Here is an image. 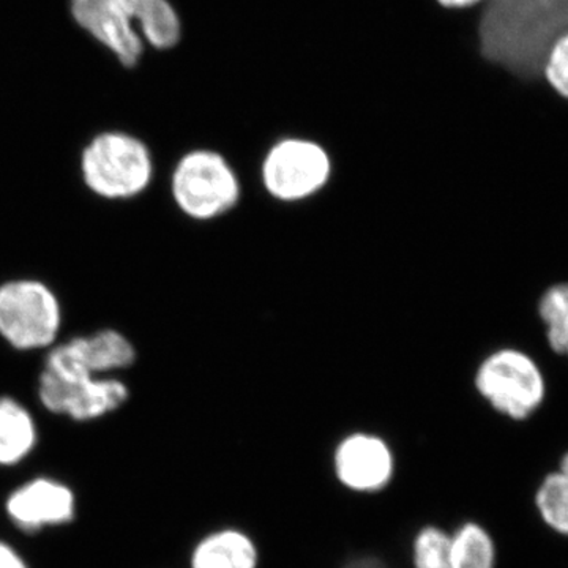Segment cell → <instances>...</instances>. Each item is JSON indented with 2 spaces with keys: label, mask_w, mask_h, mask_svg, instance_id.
Here are the masks:
<instances>
[{
  "label": "cell",
  "mask_w": 568,
  "mask_h": 568,
  "mask_svg": "<svg viewBox=\"0 0 568 568\" xmlns=\"http://www.w3.org/2000/svg\"><path fill=\"white\" fill-rule=\"evenodd\" d=\"M481 6V59L514 80L541 81L549 47L568 32V0H485Z\"/></svg>",
  "instance_id": "1"
},
{
  "label": "cell",
  "mask_w": 568,
  "mask_h": 568,
  "mask_svg": "<svg viewBox=\"0 0 568 568\" xmlns=\"http://www.w3.org/2000/svg\"><path fill=\"white\" fill-rule=\"evenodd\" d=\"M334 159L323 142L286 136L265 149L256 170L257 189L276 204L306 203L327 189Z\"/></svg>",
  "instance_id": "2"
},
{
  "label": "cell",
  "mask_w": 568,
  "mask_h": 568,
  "mask_svg": "<svg viewBox=\"0 0 568 568\" xmlns=\"http://www.w3.org/2000/svg\"><path fill=\"white\" fill-rule=\"evenodd\" d=\"M473 387L497 416L525 422L536 416L547 399V377L536 358L518 347H497L480 358Z\"/></svg>",
  "instance_id": "3"
},
{
  "label": "cell",
  "mask_w": 568,
  "mask_h": 568,
  "mask_svg": "<svg viewBox=\"0 0 568 568\" xmlns=\"http://www.w3.org/2000/svg\"><path fill=\"white\" fill-rule=\"evenodd\" d=\"M171 194L179 211L190 220L219 222L241 204L244 183L226 155L213 149H196L175 164Z\"/></svg>",
  "instance_id": "4"
},
{
  "label": "cell",
  "mask_w": 568,
  "mask_h": 568,
  "mask_svg": "<svg viewBox=\"0 0 568 568\" xmlns=\"http://www.w3.org/2000/svg\"><path fill=\"white\" fill-rule=\"evenodd\" d=\"M81 171L93 193L106 200H129L151 183L152 155L148 145L132 134L102 133L82 152Z\"/></svg>",
  "instance_id": "5"
},
{
  "label": "cell",
  "mask_w": 568,
  "mask_h": 568,
  "mask_svg": "<svg viewBox=\"0 0 568 568\" xmlns=\"http://www.w3.org/2000/svg\"><path fill=\"white\" fill-rule=\"evenodd\" d=\"M58 297L37 280H17L0 286V335L21 351L51 346L61 328Z\"/></svg>",
  "instance_id": "6"
},
{
  "label": "cell",
  "mask_w": 568,
  "mask_h": 568,
  "mask_svg": "<svg viewBox=\"0 0 568 568\" xmlns=\"http://www.w3.org/2000/svg\"><path fill=\"white\" fill-rule=\"evenodd\" d=\"M331 466L336 484L345 491L375 496L394 481L396 457L386 437L355 429L335 444Z\"/></svg>",
  "instance_id": "7"
},
{
  "label": "cell",
  "mask_w": 568,
  "mask_h": 568,
  "mask_svg": "<svg viewBox=\"0 0 568 568\" xmlns=\"http://www.w3.org/2000/svg\"><path fill=\"white\" fill-rule=\"evenodd\" d=\"M129 387L111 377L59 376L41 372V405L74 422H89L114 413L129 399Z\"/></svg>",
  "instance_id": "8"
},
{
  "label": "cell",
  "mask_w": 568,
  "mask_h": 568,
  "mask_svg": "<svg viewBox=\"0 0 568 568\" xmlns=\"http://www.w3.org/2000/svg\"><path fill=\"white\" fill-rule=\"evenodd\" d=\"M134 358L136 351L126 336L106 328L54 347L43 369L59 376L102 377L104 373L129 368Z\"/></svg>",
  "instance_id": "9"
},
{
  "label": "cell",
  "mask_w": 568,
  "mask_h": 568,
  "mask_svg": "<svg viewBox=\"0 0 568 568\" xmlns=\"http://www.w3.org/2000/svg\"><path fill=\"white\" fill-rule=\"evenodd\" d=\"M10 521L24 532L69 525L77 514V497L63 481L50 477L32 478L13 489L6 500Z\"/></svg>",
  "instance_id": "10"
},
{
  "label": "cell",
  "mask_w": 568,
  "mask_h": 568,
  "mask_svg": "<svg viewBox=\"0 0 568 568\" xmlns=\"http://www.w3.org/2000/svg\"><path fill=\"white\" fill-rule=\"evenodd\" d=\"M71 17L125 67H134L144 52V40L122 0H70Z\"/></svg>",
  "instance_id": "11"
},
{
  "label": "cell",
  "mask_w": 568,
  "mask_h": 568,
  "mask_svg": "<svg viewBox=\"0 0 568 568\" xmlns=\"http://www.w3.org/2000/svg\"><path fill=\"white\" fill-rule=\"evenodd\" d=\"M260 548L246 530L223 526L204 534L190 552V568H260Z\"/></svg>",
  "instance_id": "12"
},
{
  "label": "cell",
  "mask_w": 568,
  "mask_h": 568,
  "mask_svg": "<svg viewBox=\"0 0 568 568\" xmlns=\"http://www.w3.org/2000/svg\"><path fill=\"white\" fill-rule=\"evenodd\" d=\"M142 40L156 50H170L181 40V20L168 0H122Z\"/></svg>",
  "instance_id": "13"
},
{
  "label": "cell",
  "mask_w": 568,
  "mask_h": 568,
  "mask_svg": "<svg viewBox=\"0 0 568 568\" xmlns=\"http://www.w3.org/2000/svg\"><path fill=\"white\" fill-rule=\"evenodd\" d=\"M37 425L31 413L13 398H0V466L24 462L37 446Z\"/></svg>",
  "instance_id": "14"
},
{
  "label": "cell",
  "mask_w": 568,
  "mask_h": 568,
  "mask_svg": "<svg viewBox=\"0 0 568 568\" xmlns=\"http://www.w3.org/2000/svg\"><path fill=\"white\" fill-rule=\"evenodd\" d=\"M499 551L491 530L477 519L452 529L450 568H497Z\"/></svg>",
  "instance_id": "15"
},
{
  "label": "cell",
  "mask_w": 568,
  "mask_h": 568,
  "mask_svg": "<svg viewBox=\"0 0 568 568\" xmlns=\"http://www.w3.org/2000/svg\"><path fill=\"white\" fill-rule=\"evenodd\" d=\"M534 507L549 530L568 538V478L558 469L551 470L538 481Z\"/></svg>",
  "instance_id": "16"
},
{
  "label": "cell",
  "mask_w": 568,
  "mask_h": 568,
  "mask_svg": "<svg viewBox=\"0 0 568 568\" xmlns=\"http://www.w3.org/2000/svg\"><path fill=\"white\" fill-rule=\"evenodd\" d=\"M537 308L549 347L568 358V282L548 287Z\"/></svg>",
  "instance_id": "17"
},
{
  "label": "cell",
  "mask_w": 568,
  "mask_h": 568,
  "mask_svg": "<svg viewBox=\"0 0 568 568\" xmlns=\"http://www.w3.org/2000/svg\"><path fill=\"white\" fill-rule=\"evenodd\" d=\"M452 530L420 526L410 540V568H450Z\"/></svg>",
  "instance_id": "18"
},
{
  "label": "cell",
  "mask_w": 568,
  "mask_h": 568,
  "mask_svg": "<svg viewBox=\"0 0 568 568\" xmlns=\"http://www.w3.org/2000/svg\"><path fill=\"white\" fill-rule=\"evenodd\" d=\"M540 78L549 91L568 103V32L549 47L541 63Z\"/></svg>",
  "instance_id": "19"
},
{
  "label": "cell",
  "mask_w": 568,
  "mask_h": 568,
  "mask_svg": "<svg viewBox=\"0 0 568 568\" xmlns=\"http://www.w3.org/2000/svg\"><path fill=\"white\" fill-rule=\"evenodd\" d=\"M339 568H395L386 559L375 555V552H357L351 556Z\"/></svg>",
  "instance_id": "20"
},
{
  "label": "cell",
  "mask_w": 568,
  "mask_h": 568,
  "mask_svg": "<svg viewBox=\"0 0 568 568\" xmlns=\"http://www.w3.org/2000/svg\"><path fill=\"white\" fill-rule=\"evenodd\" d=\"M0 568H29L24 558L7 541L0 540Z\"/></svg>",
  "instance_id": "21"
},
{
  "label": "cell",
  "mask_w": 568,
  "mask_h": 568,
  "mask_svg": "<svg viewBox=\"0 0 568 568\" xmlns=\"http://www.w3.org/2000/svg\"><path fill=\"white\" fill-rule=\"evenodd\" d=\"M446 9H470V7L480 6L485 0H437Z\"/></svg>",
  "instance_id": "22"
},
{
  "label": "cell",
  "mask_w": 568,
  "mask_h": 568,
  "mask_svg": "<svg viewBox=\"0 0 568 568\" xmlns=\"http://www.w3.org/2000/svg\"><path fill=\"white\" fill-rule=\"evenodd\" d=\"M556 469H558L559 473H562L564 476L568 478V450L562 455V457H560L559 465L556 467Z\"/></svg>",
  "instance_id": "23"
}]
</instances>
